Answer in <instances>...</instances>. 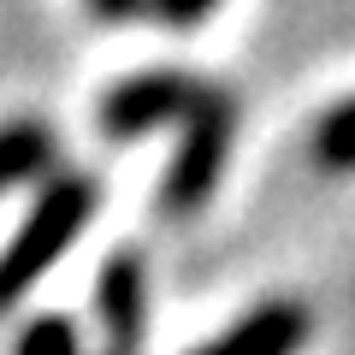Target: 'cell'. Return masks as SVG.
I'll return each mask as SVG.
<instances>
[{
  "label": "cell",
  "mask_w": 355,
  "mask_h": 355,
  "mask_svg": "<svg viewBox=\"0 0 355 355\" xmlns=\"http://www.w3.org/2000/svg\"><path fill=\"white\" fill-rule=\"evenodd\" d=\"M95 202H101V190H95L89 172H53L36 190L24 225H18L12 237H6V249H0V314H12V308L48 279V266L83 237V225L95 219Z\"/></svg>",
  "instance_id": "1"
},
{
  "label": "cell",
  "mask_w": 355,
  "mask_h": 355,
  "mask_svg": "<svg viewBox=\"0 0 355 355\" xmlns=\"http://www.w3.org/2000/svg\"><path fill=\"white\" fill-rule=\"evenodd\" d=\"M231 137H237V101H231L225 89H202L196 113L184 119V142H178L172 166H166V178H160V207L166 214L184 219L219 190Z\"/></svg>",
  "instance_id": "2"
},
{
  "label": "cell",
  "mask_w": 355,
  "mask_h": 355,
  "mask_svg": "<svg viewBox=\"0 0 355 355\" xmlns=\"http://www.w3.org/2000/svg\"><path fill=\"white\" fill-rule=\"evenodd\" d=\"M202 89L190 71H178V65H154V71H137L125 83H113L101 95V137L107 142H137L160 125H184L202 101Z\"/></svg>",
  "instance_id": "3"
},
{
  "label": "cell",
  "mask_w": 355,
  "mask_h": 355,
  "mask_svg": "<svg viewBox=\"0 0 355 355\" xmlns=\"http://www.w3.org/2000/svg\"><path fill=\"white\" fill-rule=\"evenodd\" d=\"M95 314L107 326V355H142L148 331V266L137 249H113L95 279Z\"/></svg>",
  "instance_id": "4"
},
{
  "label": "cell",
  "mask_w": 355,
  "mask_h": 355,
  "mask_svg": "<svg viewBox=\"0 0 355 355\" xmlns=\"http://www.w3.org/2000/svg\"><path fill=\"white\" fill-rule=\"evenodd\" d=\"M308 338H314V314L291 296H272V302H254L231 331H219L214 343L190 355H296Z\"/></svg>",
  "instance_id": "5"
},
{
  "label": "cell",
  "mask_w": 355,
  "mask_h": 355,
  "mask_svg": "<svg viewBox=\"0 0 355 355\" xmlns=\"http://www.w3.org/2000/svg\"><path fill=\"white\" fill-rule=\"evenodd\" d=\"M53 166V130L42 119H6L0 125V196L12 184H30Z\"/></svg>",
  "instance_id": "6"
},
{
  "label": "cell",
  "mask_w": 355,
  "mask_h": 355,
  "mask_svg": "<svg viewBox=\"0 0 355 355\" xmlns=\"http://www.w3.org/2000/svg\"><path fill=\"white\" fill-rule=\"evenodd\" d=\"M314 154L326 166H338V172H349V166H355V95H349V101H338L326 119H320Z\"/></svg>",
  "instance_id": "7"
},
{
  "label": "cell",
  "mask_w": 355,
  "mask_h": 355,
  "mask_svg": "<svg viewBox=\"0 0 355 355\" xmlns=\"http://www.w3.org/2000/svg\"><path fill=\"white\" fill-rule=\"evenodd\" d=\"M12 355H77V326L60 314H36L24 331H18Z\"/></svg>",
  "instance_id": "8"
},
{
  "label": "cell",
  "mask_w": 355,
  "mask_h": 355,
  "mask_svg": "<svg viewBox=\"0 0 355 355\" xmlns=\"http://www.w3.org/2000/svg\"><path fill=\"white\" fill-rule=\"evenodd\" d=\"M214 6L219 0H154V18H160L166 30H196Z\"/></svg>",
  "instance_id": "9"
},
{
  "label": "cell",
  "mask_w": 355,
  "mask_h": 355,
  "mask_svg": "<svg viewBox=\"0 0 355 355\" xmlns=\"http://www.w3.org/2000/svg\"><path fill=\"white\" fill-rule=\"evenodd\" d=\"M154 0H89V12L101 18V24H130L137 12H148Z\"/></svg>",
  "instance_id": "10"
}]
</instances>
